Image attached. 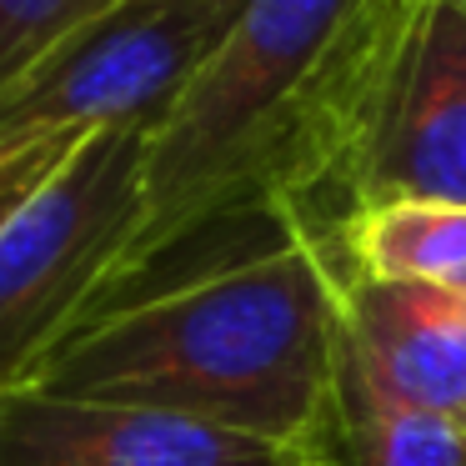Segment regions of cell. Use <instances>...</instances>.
<instances>
[{
    "instance_id": "6da1fadb",
    "label": "cell",
    "mask_w": 466,
    "mask_h": 466,
    "mask_svg": "<svg viewBox=\"0 0 466 466\" xmlns=\"http://www.w3.org/2000/svg\"><path fill=\"white\" fill-rule=\"evenodd\" d=\"M331 246L281 211L211 221L106 276L15 391L131 401L311 446L336 371Z\"/></svg>"
},
{
    "instance_id": "7a4b0ae2",
    "label": "cell",
    "mask_w": 466,
    "mask_h": 466,
    "mask_svg": "<svg viewBox=\"0 0 466 466\" xmlns=\"http://www.w3.org/2000/svg\"><path fill=\"white\" fill-rule=\"evenodd\" d=\"M411 11L416 0H246L146 136L141 216L116 271L241 211H281L326 241L351 216Z\"/></svg>"
},
{
    "instance_id": "3957f363",
    "label": "cell",
    "mask_w": 466,
    "mask_h": 466,
    "mask_svg": "<svg viewBox=\"0 0 466 466\" xmlns=\"http://www.w3.org/2000/svg\"><path fill=\"white\" fill-rule=\"evenodd\" d=\"M246 0H116L0 86V206L111 126H156Z\"/></svg>"
},
{
    "instance_id": "277c9868",
    "label": "cell",
    "mask_w": 466,
    "mask_h": 466,
    "mask_svg": "<svg viewBox=\"0 0 466 466\" xmlns=\"http://www.w3.org/2000/svg\"><path fill=\"white\" fill-rule=\"evenodd\" d=\"M151 126H111L51 176L0 206V391H15L41 346L116 271L141 216Z\"/></svg>"
},
{
    "instance_id": "5b68a950",
    "label": "cell",
    "mask_w": 466,
    "mask_h": 466,
    "mask_svg": "<svg viewBox=\"0 0 466 466\" xmlns=\"http://www.w3.org/2000/svg\"><path fill=\"white\" fill-rule=\"evenodd\" d=\"M386 201L466 206V11L456 0H416L356 161L351 216Z\"/></svg>"
},
{
    "instance_id": "8992f818",
    "label": "cell",
    "mask_w": 466,
    "mask_h": 466,
    "mask_svg": "<svg viewBox=\"0 0 466 466\" xmlns=\"http://www.w3.org/2000/svg\"><path fill=\"white\" fill-rule=\"evenodd\" d=\"M311 446L131 401L5 391L0 466H306Z\"/></svg>"
},
{
    "instance_id": "52a82bcc",
    "label": "cell",
    "mask_w": 466,
    "mask_h": 466,
    "mask_svg": "<svg viewBox=\"0 0 466 466\" xmlns=\"http://www.w3.org/2000/svg\"><path fill=\"white\" fill-rule=\"evenodd\" d=\"M336 336L396 401L466 421L461 291L391 276H341Z\"/></svg>"
},
{
    "instance_id": "ba28073f",
    "label": "cell",
    "mask_w": 466,
    "mask_h": 466,
    "mask_svg": "<svg viewBox=\"0 0 466 466\" xmlns=\"http://www.w3.org/2000/svg\"><path fill=\"white\" fill-rule=\"evenodd\" d=\"M311 456L321 466H466V421L396 401L336 336L331 401Z\"/></svg>"
},
{
    "instance_id": "9c48e42d",
    "label": "cell",
    "mask_w": 466,
    "mask_h": 466,
    "mask_svg": "<svg viewBox=\"0 0 466 466\" xmlns=\"http://www.w3.org/2000/svg\"><path fill=\"white\" fill-rule=\"evenodd\" d=\"M341 276L426 281L466 296V206L461 201H386L346 216L331 236Z\"/></svg>"
},
{
    "instance_id": "30bf717a",
    "label": "cell",
    "mask_w": 466,
    "mask_h": 466,
    "mask_svg": "<svg viewBox=\"0 0 466 466\" xmlns=\"http://www.w3.org/2000/svg\"><path fill=\"white\" fill-rule=\"evenodd\" d=\"M106 5L116 0H0V86H11L61 35H71Z\"/></svg>"
},
{
    "instance_id": "8fae6325",
    "label": "cell",
    "mask_w": 466,
    "mask_h": 466,
    "mask_svg": "<svg viewBox=\"0 0 466 466\" xmlns=\"http://www.w3.org/2000/svg\"><path fill=\"white\" fill-rule=\"evenodd\" d=\"M0 416H5V391H0Z\"/></svg>"
},
{
    "instance_id": "7c38bea8",
    "label": "cell",
    "mask_w": 466,
    "mask_h": 466,
    "mask_svg": "<svg viewBox=\"0 0 466 466\" xmlns=\"http://www.w3.org/2000/svg\"><path fill=\"white\" fill-rule=\"evenodd\" d=\"M306 466H321V461H316V456H311V461H306Z\"/></svg>"
},
{
    "instance_id": "4fadbf2b",
    "label": "cell",
    "mask_w": 466,
    "mask_h": 466,
    "mask_svg": "<svg viewBox=\"0 0 466 466\" xmlns=\"http://www.w3.org/2000/svg\"><path fill=\"white\" fill-rule=\"evenodd\" d=\"M456 5H461V11H466V0H456Z\"/></svg>"
}]
</instances>
